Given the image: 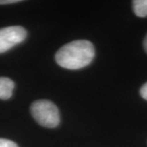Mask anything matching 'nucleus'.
<instances>
[{
    "instance_id": "obj_1",
    "label": "nucleus",
    "mask_w": 147,
    "mask_h": 147,
    "mask_svg": "<svg viewBox=\"0 0 147 147\" xmlns=\"http://www.w3.org/2000/svg\"><path fill=\"white\" fill-rule=\"evenodd\" d=\"M95 57L93 44L88 40H75L61 47L56 53L57 63L64 69H79L91 64Z\"/></svg>"
},
{
    "instance_id": "obj_2",
    "label": "nucleus",
    "mask_w": 147,
    "mask_h": 147,
    "mask_svg": "<svg viewBox=\"0 0 147 147\" xmlns=\"http://www.w3.org/2000/svg\"><path fill=\"white\" fill-rule=\"evenodd\" d=\"M30 111L33 118L41 126L53 128L60 123L59 110L51 100H38L33 102Z\"/></svg>"
},
{
    "instance_id": "obj_3",
    "label": "nucleus",
    "mask_w": 147,
    "mask_h": 147,
    "mask_svg": "<svg viewBox=\"0 0 147 147\" xmlns=\"http://www.w3.org/2000/svg\"><path fill=\"white\" fill-rule=\"evenodd\" d=\"M27 36L25 28L13 26L0 29V54L22 42Z\"/></svg>"
},
{
    "instance_id": "obj_4",
    "label": "nucleus",
    "mask_w": 147,
    "mask_h": 147,
    "mask_svg": "<svg viewBox=\"0 0 147 147\" xmlns=\"http://www.w3.org/2000/svg\"><path fill=\"white\" fill-rule=\"evenodd\" d=\"M15 88L14 82L9 78L0 77V99L8 100L12 96V92Z\"/></svg>"
},
{
    "instance_id": "obj_5",
    "label": "nucleus",
    "mask_w": 147,
    "mask_h": 147,
    "mask_svg": "<svg viewBox=\"0 0 147 147\" xmlns=\"http://www.w3.org/2000/svg\"><path fill=\"white\" fill-rule=\"evenodd\" d=\"M134 13L139 17L147 16V0H134L132 2Z\"/></svg>"
},
{
    "instance_id": "obj_6",
    "label": "nucleus",
    "mask_w": 147,
    "mask_h": 147,
    "mask_svg": "<svg viewBox=\"0 0 147 147\" xmlns=\"http://www.w3.org/2000/svg\"><path fill=\"white\" fill-rule=\"evenodd\" d=\"M0 147H18V146L11 140L0 138Z\"/></svg>"
},
{
    "instance_id": "obj_7",
    "label": "nucleus",
    "mask_w": 147,
    "mask_h": 147,
    "mask_svg": "<svg viewBox=\"0 0 147 147\" xmlns=\"http://www.w3.org/2000/svg\"><path fill=\"white\" fill-rule=\"evenodd\" d=\"M140 94L143 99L147 100V82L144 84L140 89Z\"/></svg>"
},
{
    "instance_id": "obj_8",
    "label": "nucleus",
    "mask_w": 147,
    "mask_h": 147,
    "mask_svg": "<svg viewBox=\"0 0 147 147\" xmlns=\"http://www.w3.org/2000/svg\"><path fill=\"white\" fill-rule=\"evenodd\" d=\"M21 2V0H0V4H11Z\"/></svg>"
},
{
    "instance_id": "obj_9",
    "label": "nucleus",
    "mask_w": 147,
    "mask_h": 147,
    "mask_svg": "<svg viewBox=\"0 0 147 147\" xmlns=\"http://www.w3.org/2000/svg\"><path fill=\"white\" fill-rule=\"evenodd\" d=\"M143 47H144V49L146 51V53H147V34L145 37L144 38V42H143Z\"/></svg>"
}]
</instances>
